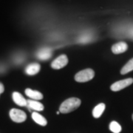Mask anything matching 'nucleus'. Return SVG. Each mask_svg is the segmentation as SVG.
I'll return each instance as SVG.
<instances>
[{
  "label": "nucleus",
  "instance_id": "16",
  "mask_svg": "<svg viewBox=\"0 0 133 133\" xmlns=\"http://www.w3.org/2000/svg\"><path fill=\"white\" fill-rule=\"evenodd\" d=\"M4 90H5L4 86H3V84H2V83H0V94L2 93V92H4Z\"/></svg>",
  "mask_w": 133,
  "mask_h": 133
},
{
  "label": "nucleus",
  "instance_id": "6",
  "mask_svg": "<svg viewBox=\"0 0 133 133\" xmlns=\"http://www.w3.org/2000/svg\"><path fill=\"white\" fill-rule=\"evenodd\" d=\"M128 49V45L126 42H120L115 44L112 47V51L114 54H120L126 52Z\"/></svg>",
  "mask_w": 133,
  "mask_h": 133
},
{
  "label": "nucleus",
  "instance_id": "3",
  "mask_svg": "<svg viewBox=\"0 0 133 133\" xmlns=\"http://www.w3.org/2000/svg\"><path fill=\"white\" fill-rule=\"evenodd\" d=\"M10 117L13 121L16 123H22L24 122L27 118L26 113L24 111L18 109H12L10 111Z\"/></svg>",
  "mask_w": 133,
  "mask_h": 133
},
{
  "label": "nucleus",
  "instance_id": "12",
  "mask_svg": "<svg viewBox=\"0 0 133 133\" xmlns=\"http://www.w3.org/2000/svg\"><path fill=\"white\" fill-rule=\"evenodd\" d=\"M32 118L33 119V121L36 123H37L38 124L41 125V126H43V127L46 126L47 124H48L47 120L45 119V118L43 117L42 115H40L38 112H36L32 113Z\"/></svg>",
  "mask_w": 133,
  "mask_h": 133
},
{
  "label": "nucleus",
  "instance_id": "7",
  "mask_svg": "<svg viewBox=\"0 0 133 133\" xmlns=\"http://www.w3.org/2000/svg\"><path fill=\"white\" fill-rule=\"evenodd\" d=\"M52 56V50L50 48L41 49L37 53V57L41 60H48Z\"/></svg>",
  "mask_w": 133,
  "mask_h": 133
},
{
  "label": "nucleus",
  "instance_id": "15",
  "mask_svg": "<svg viewBox=\"0 0 133 133\" xmlns=\"http://www.w3.org/2000/svg\"><path fill=\"white\" fill-rule=\"evenodd\" d=\"M109 129L113 133H120L121 131V127L118 122L112 121L109 124Z\"/></svg>",
  "mask_w": 133,
  "mask_h": 133
},
{
  "label": "nucleus",
  "instance_id": "1",
  "mask_svg": "<svg viewBox=\"0 0 133 133\" xmlns=\"http://www.w3.org/2000/svg\"><path fill=\"white\" fill-rule=\"evenodd\" d=\"M81 100L77 98H70L68 99L65 100L62 103L60 108L59 112L62 113H69L72 111L76 109L80 105H81Z\"/></svg>",
  "mask_w": 133,
  "mask_h": 133
},
{
  "label": "nucleus",
  "instance_id": "13",
  "mask_svg": "<svg viewBox=\"0 0 133 133\" xmlns=\"http://www.w3.org/2000/svg\"><path fill=\"white\" fill-rule=\"evenodd\" d=\"M105 109V104L103 103H101L97 105L92 110V115L95 118H98L101 116L102 113L104 112Z\"/></svg>",
  "mask_w": 133,
  "mask_h": 133
},
{
  "label": "nucleus",
  "instance_id": "8",
  "mask_svg": "<svg viewBox=\"0 0 133 133\" xmlns=\"http://www.w3.org/2000/svg\"><path fill=\"white\" fill-rule=\"evenodd\" d=\"M13 99L14 102L21 107H26L27 106V100L23 97V95L18 92H14L13 93Z\"/></svg>",
  "mask_w": 133,
  "mask_h": 133
},
{
  "label": "nucleus",
  "instance_id": "14",
  "mask_svg": "<svg viewBox=\"0 0 133 133\" xmlns=\"http://www.w3.org/2000/svg\"><path fill=\"white\" fill-rule=\"evenodd\" d=\"M133 70V58H132L131 60H129L128 62V63L127 64H125V66L121 69V74H127L129 72L132 71Z\"/></svg>",
  "mask_w": 133,
  "mask_h": 133
},
{
  "label": "nucleus",
  "instance_id": "10",
  "mask_svg": "<svg viewBox=\"0 0 133 133\" xmlns=\"http://www.w3.org/2000/svg\"><path fill=\"white\" fill-rule=\"evenodd\" d=\"M40 70V64L38 63H33L29 64L28 66L26 67L25 72L28 75L33 76L37 74Z\"/></svg>",
  "mask_w": 133,
  "mask_h": 133
},
{
  "label": "nucleus",
  "instance_id": "11",
  "mask_svg": "<svg viewBox=\"0 0 133 133\" xmlns=\"http://www.w3.org/2000/svg\"><path fill=\"white\" fill-rule=\"evenodd\" d=\"M25 94L28 96L29 98H32L33 100L37 101V100H41L43 98V95L38 91L33 90L31 89H26L25 90Z\"/></svg>",
  "mask_w": 133,
  "mask_h": 133
},
{
  "label": "nucleus",
  "instance_id": "2",
  "mask_svg": "<svg viewBox=\"0 0 133 133\" xmlns=\"http://www.w3.org/2000/svg\"><path fill=\"white\" fill-rule=\"evenodd\" d=\"M94 76L95 72L92 69H86L78 72L75 76V79L78 82H86L92 80Z\"/></svg>",
  "mask_w": 133,
  "mask_h": 133
},
{
  "label": "nucleus",
  "instance_id": "5",
  "mask_svg": "<svg viewBox=\"0 0 133 133\" xmlns=\"http://www.w3.org/2000/svg\"><path fill=\"white\" fill-rule=\"evenodd\" d=\"M67 63H68V58L66 55H61L51 63V66L53 69L58 70L64 67L67 64Z\"/></svg>",
  "mask_w": 133,
  "mask_h": 133
},
{
  "label": "nucleus",
  "instance_id": "9",
  "mask_svg": "<svg viewBox=\"0 0 133 133\" xmlns=\"http://www.w3.org/2000/svg\"><path fill=\"white\" fill-rule=\"evenodd\" d=\"M27 107L36 111H42L44 109L42 104L35 100H27Z\"/></svg>",
  "mask_w": 133,
  "mask_h": 133
},
{
  "label": "nucleus",
  "instance_id": "17",
  "mask_svg": "<svg viewBox=\"0 0 133 133\" xmlns=\"http://www.w3.org/2000/svg\"><path fill=\"white\" fill-rule=\"evenodd\" d=\"M132 119H133V115H132Z\"/></svg>",
  "mask_w": 133,
  "mask_h": 133
},
{
  "label": "nucleus",
  "instance_id": "4",
  "mask_svg": "<svg viewBox=\"0 0 133 133\" xmlns=\"http://www.w3.org/2000/svg\"><path fill=\"white\" fill-rule=\"evenodd\" d=\"M133 83V78H126L124 80H121V81H117L114 83L113 84H112L111 86V90L112 91H119L121 90H123L125 87H128V86L131 85Z\"/></svg>",
  "mask_w": 133,
  "mask_h": 133
}]
</instances>
